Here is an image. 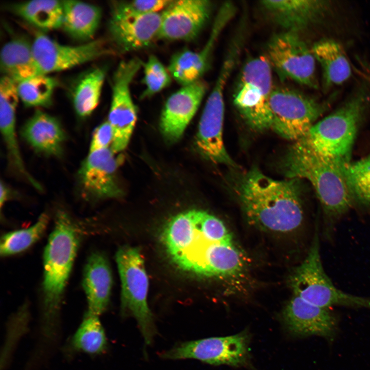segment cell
Wrapping results in <instances>:
<instances>
[{"label": "cell", "mask_w": 370, "mask_h": 370, "mask_svg": "<svg viewBox=\"0 0 370 370\" xmlns=\"http://www.w3.org/2000/svg\"><path fill=\"white\" fill-rule=\"evenodd\" d=\"M80 240L78 225L66 212L59 211L44 253L41 315L36 347L42 353H49L59 339L63 298Z\"/></svg>", "instance_id": "6da1fadb"}, {"label": "cell", "mask_w": 370, "mask_h": 370, "mask_svg": "<svg viewBox=\"0 0 370 370\" xmlns=\"http://www.w3.org/2000/svg\"><path fill=\"white\" fill-rule=\"evenodd\" d=\"M299 180L274 179L256 168L243 174L235 191L248 222L277 233L298 229L304 218Z\"/></svg>", "instance_id": "7a4b0ae2"}, {"label": "cell", "mask_w": 370, "mask_h": 370, "mask_svg": "<svg viewBox=\"0 0 370 370\" xmlns=\"http://www.w3.org/2000/svg\"><path fill=\"white\" fill-rule=\"evenodd\" d=\"M161 242L173 263L182 270L207 277L216 246L232 241L224 223L208 212L192 210L173 217L161 233Z\"/></svg>", "instance_id": "3957f363"}, {"label": "cell", "mask_w": 370, "mask_h": 370, "mask_svg": "<svg viewBox=\"0 0 370 370\" xmlns=\"http://www.w3.org/2000/svg\"><path fill=\"white\" fill-rule=\"evenodd\" d=\"M344 163L319 154L300 139L289 147L281 164L288 179H305L311 184L328 225L345 214L354 201Z\"/></svg>", "instance_id": "277c9868"}, {"label": "cell", "mask_w": 370, "mask_h": 370, "mask_svg": "<svg viewBox=\"0 0 370 370\" xmlns=\"http://www.w3.org/2000/svg\"><path fill=\"white\" fill-rule=\"evenodd\" d=\"M369 100L366 89L358 90L335 111L314 123L301 139L320 155L349 162L358 129Z\"/></svg>", "instance_id": "5b68a950"}, {"label": "cell", "mask_w": 370, "mask_h": 370, "mask_svg": "<svg viewBox=\"0 0 370 370\" xmlns=\"http://www.w3.org/2000/svg\"><path fill=\"white\" fill-rule=\"evenodd\" d=\"M293 295L326 308L333 306L370 309V300L345 292L335 286L324 270L320 253L318 227L307 256L292 273Z\"/></svg>", "instance_id": "8992f818"}, {"label": "cell", "mask_w": 370, "mask_h": 370, "mask_svg": "<svg viewBox=\"0 0 370 370\" xmlns=\"http://www.w3.org/2000/svg\"><path fill=\"white\" fill-rule=\"evenodd\" d=\"M273 87L272 67L267 58H253L244 64L233 103L245 123L255 132L270 130L269 101Z\"/></svg>", "instance_id": "52a82bcc"}, {"label": "cell", "mask_w": 370, "mask_h": 370, "mask_svg": "<svg viewBox=\"0 0 370 370\" xmlns=\"http://www.w3.org/2000/svg\"><path fill=\"white\" fill-rule=\"evenodd\" d=\"M116 261L121 284V314L135 318L145 342L150 344L156 328L147 302L149 279L143 258L137 248L123 246L117 251Z\"/></svg>", "instance_id": "ba28073f"}, {"label": "cell", "mask_w": 370, "mask_h": 370, "mask_svg": "<svg viewBox=\"0 0 370 370\" xmlns=\"http://www.w3.org/2000/svg\"><path fill=\"white\" fill-rule=\"evenodd\" d=\"M270 130L286 140L303 138L327 110L329 102H320L286 87H273L270 98Z\"/></svg>", "instance_id": "9c48e42d"}, {"label": "cell", "mask_w": 370, "mask_h": 370, "mask_svg": "<svg viewBox=\"0 0 370 370\" xmlns=\"http://www.w3.org/2000/svg\"><path fill=\"white\" fill-rule=\"evenodd\" d=\"M238 60L229 53L222 64L214 87L207 100L196 136L195 144L201 154L216 164L235 167L236 164L227 152L223 137L224 117V92L227 81Z\"/></svg>", "instance_id": "30bf717a"}, {"label": "cell", "mask_w": 370, "mask_h": 370, "mask_svg": "<svg viewBox=\"0 0 370 370\" xmlns=\"http://www.w3.org/2000/svg\"><path fill=\"white\" fill-rule=\"evenodd\" d=\"M267 50L272 68L281 79L318 87L314 57L299 33L283 31L275 34L268 42Z\"/></svg>", "instance_id": "8fae6325"}, {"label": "cell", "mask_w": 370, "mask_h": 370, "mask_svg": "<svg viewBox=\"0 0 370 370\" xmlns=\"http://www.w3.org/2000/svg\"><path fill=\"white\" fill-rule=\"evenodd\" d=\"M249 337L246 332L222 337L185 342L161 354L166 359H194L212 364L246 365L249 360Z\"/></svg>", "instance_id": "7c38bea8"}, {"label": "cell", "mask_w": 370, "mask_h": 370, "mask_svg": "<svg viewBox=\"0 0 370 370\" xmlns=\"http://www.w3.org/2000/svg\"><path fill=\"white\" fill-rule=\"evenodd\" d=\"M33 55L41 74L66 70L110 53L101 40L78 46L61 44L38 33L32 43Z\"/></svg>", "instance_id": "4fadbf2b"}, {"label": "cell", "mask_w": 370, "mask_h": 370, "mask_svg": "<svg viewBox=\"0 0 370 370\" xmlns=\"http://www.w3.org/2000/svg\"><path fill=\"white\" fill-rule=\"evenodd\" d=\"M211 4L207 0L172 2L161 13L158 37L170 40H190L200 32L209 19Z\"/></svg>", "instance_id": "5bb4252c"}, {"label": "cell", "mask_w": 370, "mask_h": 370, "mask_svg": "<svg viewBox=\"0 0 370 370\" xmlns=\"http://www.w3.org/2000/svg\"><path fill=\"white\" fill-rule=\"evenodd\" d=\"M235 8L230 2L224 4L215 20L210 36L206 44L198 52L185 49L172 58L168 70L170 75L183 86L198 80L208 66L214 46L221 32L232 18Z\"/></svg>", "instance_id": "9a60e30c"}, {"label": "cell", "mask_w": 370, "mask_h": 370, "mask_svg": "<svg viewBox=\"0 0 370 370\" xmlns=\"http://www.w3.org/2000/svg\"><path fill=\"white\" fill-rule=\"evenodd\" d=\"M111 149L89 152L79 170L80 184L93 199L116 198L121 194L117 179L118 161Z\"/></svg>", "instance_id": "2e32d148"}, {"label": "cell", "mask_w": 370, "mask_h": 370, "mask_svg": "<svg viewBox=\"0 0 370 370\" xmlns=\"http://www.w3.org/2000/svg\"><path fill=\"white\" fill-rule=\"evenodd\" d=\"M205 82L198 80L183 86L167 99L160 118V130L165 140H179L195 115L206 92Z\"/></svg>", "instance_id": "e0dca14e"}, {"label": "cell", "mask_w": 370, "mask_h": 370, "mask_svg": "<svg viewBox=\"0 0 370 370\" xmlns=\"http://www.w3.org/2000/svg\"><path fill=\"white\" fill-rule=\"evenodd\" d=\"M161 13L127 15L111 12L109 30L116 45L125 51L148 46L158 37Z\"/></svg>", "instance_id": "ac0fdd59"}, {"label": "cell", "mask_w": 370, "mask_h": 370, "mask_svg": "<svg viewBox=\"0 0 370 370\" xmlns=\"http://www.w3.org/2000/svg\"><path fill=\"white\" fill-rule=\"evenodd\" d=\"M285 324L292 334L298 336L331 337L337 322L328 308L312 304L293 295L283 311Z\"/></svg>", "instance_id": "d6986e66"}, {"label": "cell", "mask_w": 370, "mask_h": 370, "mask_svg": "<svg viewBox=\"0 0 370 370\" xmlns=\"http://www.w3.org/2000/svg\"><path fill=\"white\" fill-rule=\"evenodd\" d=\"M260 5L284 31L299 34L319 21L328 6L324 1L314 0H266L261 1Z\"/></svg>", "instance_id": "ffe728a7"}, {"label": "cell", "mask_w": 370, "mask_h": 370, "mask_svg": "<svg viewBox=\"0 0 370 370\" xmlns=\"http://www.w3.org/2000/svg\"><path fill=\"white\" fill-rule=\"evenodd\" d=\"M19 97L16 84L3 76L0 81V128L12 164L17 171L39 190L41 185L27 171L20 151L15 131V113Z\"/></svg>", "instance_id": "44dd1931"}, {"label": "cell", "mask_w": 370, "mask_h": 370, "mask_svg": "<svg viewBox=\"0 0 370 370\" xmlns=\"http://www.w3.org/2000/svg\"><path fill=\"white\" fill-rule=\"evenodd\" d=\"M112 284V272L107 258L100 252L92 253L87 260L82 281L87 312L99 316L106 310Z\"/></svg>", "instance_id": "7402d4cb"}, {"label": "cell", "mask_w": 370, "mask_h": 370, "mask_svg": "<svg viewBox=\"0 0 370 370\" xmlns=\"http://www.w3.org/2000/svg\"><path fill=\"white\" fill-rule=\"evenodd\" d=\"M25 140L36 151L50 156H60L66 139L65 133L55 117L37 110L22 130Z\"/></svg>", "instance_id": "603a6c76"}, {"label": "cell", "mask_w": 370, "mask_h": 370, "mask_svg": "<svg viewBox=\"0 0 370 370\" xmlns=\"http://www.w3.org/2000/svg\"><path fill=\"white\" fill-rule=\"evenodd\" d=\"M1 71L16 84L40 75L30 44L24 38L13 39L2 47L0 54Z\"/></svg>", "instance_id": "cb8c5ba5"}, {"label": "cell", "mask_w": 370, "mask_h": 370, "mask_svg": "<svg viewBox=\"0 0 370 370\" xmlns=\"http://www.w3.org/2000/svg\"><path fill=\"white\" fill-rule=\"evenodd\" d=\"M311 51L322 67L324 89L341 84L349 78L350 64L343 49L336 41L321 39L313 45Z\"/></svg>", "instance_id": "d4e9b609"}, {"label": "cell", "mask_w": 370, "mask_h": 370, "mask_svg": "<svg viewBox=\"0 0 370 370\" xmlns=\"http://www.w3.org/2000/svg\"><path fill=\"white\" fill-rule=\"evenodd\" d=\"M62 27L72 38L90 40L94 36L101 17V9L94 5L79 1H62Z\"/></svg>", "instance_id": "484cf974"}, {"label": "cell", "mask_w": 370, "mask_h": 370, "mask_svg": "<svg viewBox=\"0 0 370 370\" xmlns=\"http://www.w3.org/2000/svg\"><path fill=\"white\" fill-rule=\"evenodd\" d=\"M106 347V337L99 316L87 311L65 350L69 354L82 352L95 356L103 353Z\"/></svg>", "instance_id": "4316f807"}, {"label": "cell", "mask_w": 370, "mask_h": 370, "mask_svg": "<svg viewBox=\"0 0 370 370\" xmlns=\"http://www.w3.org/2000/svg\"><path fill=\"white\" fill-rule=\"evenodd\" d=\"M14 13L32 25L42 29L62 27V1L32 0L13 5Z\"/></svg>", "instance_id": "83f0119b"}, {"label": "cell", "mask_w": 370, "mask_h": 370, "mask_svg": "<svg viewBox=\"0 0 370 370\" xmlns=\"http://www.w3.org/2000/svg\"><path fill=\"white\" fill-rule=\"evenodd\" d=\"M105 76V70L97 67L87 72L79 80L72 97L73 106L79 116H89L97 106Z\"/></svg>", "instance_id": "f1b7e54d"}, {"label": "cell", "mask_w": 370, "mask_h": 370, "mask_svg": "<svg viewBox=\"0 0 370 370\" xmlns=\"http://www.w3.org/2000/svg\"><path fill=\"white\" fill-rule=\"evenodd\" d=\"M48 222V215L42 213L31 226L3 235L1 240V255L8 256L27 250L42 237L47 229Z\"/></svg>", "instance_id": "f546056e"}, {"label": "cell", "mask_w": 370, "mask_h": 370, "mask_svg": "<svg viewBox=\"0 0 370 370\" xmlns=\"http://www.w3.org/2000/svg\"><path fill=\"white\" fill-rule=\"evenodd\" d=\"M56 80L47 75L40 74L16 84L19 99L28 107L49 106Z\"/></svg>", "instance_id": "4dcf8cb0"}, {"label": "cell", "mask_w": 370, "mask_h": 370, "mask_svg": "<svg viewBox=\"0 0 370 370\" xmlns=\"http://www.w3.org/2000/svg\"><path fill=\"white\" fill-rule=\"evenodd\" d=\"M343 171L353 200L370 208V155L344 163Z\"/></svg>", "instance_id": "1f68e13d"}, {"label": "cell", "mask_w": 370, "mask_h": 370, "mask_svg": "<svg viewBox=\"0 0 370 370\" xmlns=\"http://www.w3.org/2000/svg\"><path fill=\"white\" fill-rule=\"evenodd\" d=\"M29 314L27 305H24L8 322L5 342L2 352L1 370L8 366L16 345L28 329Z\"/></svg>", "instance_id": "d6a6232c"}, {"label": "cell", "mask_w": 370, "mask_h": 370, "mask_svg": "<svg viewBox=\"0 0 370 370\" xmlns=\"http://www.w3.org/2000/svg\"><path fill=\"white\" fill-rule=\"evenodd\" d=\"M143 66L145 88L141 95L142 98L152 96L170 85L171 75L156 57L150 56Z\"/></svg>", "instance_id": "836d02e7"}, {"label": "cell", "mask_w": 370, "mask_h": 370, "mask_svg": "<svg viewBox=\"0 0 370 370\" xmlns=\"http://www.w3.org/2000/svg\"><path fill=\"white\" fill-rule=\"evenodd\" d=\"M172 1L137 0L115 2L112 5L111 12L127 15H141L158 13L164 9Z\"/></svg>", "instance_id": "e575fe53"}, {"label": "cell", "mask_w": 370, "mask_h": 370, "mask_svg": "<svg viewBox=\"0 0 370 370\" xmlns=\"http://www.w3.org/2000/svg\"><path fill=\"white\" fill-rule=\"evenodd\" d=\"M113 140V132L108 121L98 126L94 132L90 144L89 152L109 147Z\"/></svg>", "instance_id": "d590c367"}, {"label": "cell", "mask_w": 370, "mask_h": 370, "mask_svg": "<svg viewBox=\"0 0 370 370\" xmlns=\"http://www.w3.org/2000/svg\"><path fill=\"white\" fill-rule=\"evenodd\" d=\"M10 191L8 188L1 181V195L0 203L1 208H2L5 203L8 200L10 197Z\"/></svg>", "instance_id": "8d00e7d4"}]
</instances>
